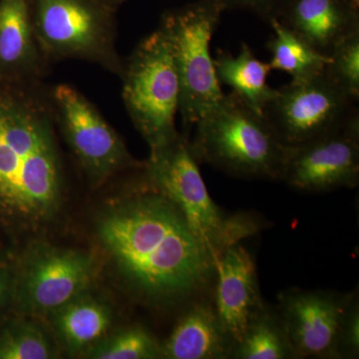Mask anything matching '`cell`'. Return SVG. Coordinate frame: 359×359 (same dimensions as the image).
I'll return each instance as SVG.
<instances>
[{
	"label": "cell",
	"mask_w": 359,
	"mask_h": 359,
	"mask_svg": "<svg viewBox=\"0 0 359 359\" xmlns=\"http://www.w3.org/2000/svg\"><path fill=\"white\" fill-rule=\"evenodd\" d=\"M95 233L123 287L144 306H185L211 294L216 259L143 169L128 192L98 212Z\"/></svg>",
	"instance_id": "obj_1"
},
{
	"label": "cell",
	"mask_w": 359,
	"mask_h": 359,
	"mask_svg": "<svg viewBox=\"0 0 359 359\" xmlns=\"http://www.w3.org/2000/svg\"><path fill=\"white\" fill-rule=\"evenodd\" d=\"M52 87L0 82V228L36 235L50 228L67 196V170Z\"/></svg>",
	"instance_id": "obj_2"
},
{
	"label": "cell",
	"mask_w": 359,
	"mask_h": 359,
	"mask_svg": "<svg viewBox=\"0 0 359 359\" xmlns=\"http://www.w3.org/2000/svg\"><path fill=\"white\" fill-rule=\"evenodd\" d=\"M143 172L149 183L177 205L194 235L216 259L231 245L268 226L257 215L228 212L214 202L185 134L179 132L166 145L150 151Z\"/></svg>",
	"instance_id": "obj_3"
},
{
	"label": "cell",
	"mask_w": 359,
	"mask_h": 359,
	"mask_svg": "<svg viewBox=\"0 0 359 359\" xmlns=\"http://www.w3.org/2000/svg\"><path fill=\"white\" fill-rule=\"evenodd\" d=\"M190 147L198 163L231 177L280 181L289 147L264 117L235 93L224 94L196 124Z\"/></svg>",
	"instance_id": "obj_4"
},
{
	"label": "cell",
	"mask_w": 359,
	"mask_h": 359,
	"mask_svg": "<svg viewBox=\"0 0 359 359\" xmlns=\"http://www.w3.org/2000/svg\"><path fill=\"white\" fill-rule=\"evenodd\" d=\"M122 97L130 119L150 151L162 147L179 134L181 83L171 43L164 28L142 39L124 59Z\"/></svg>",
	"instance_id": "obj_5"
},
{
	"label": "cell",
	"mask_w": 359,
	"mask_h": 359,
	"mask_svg": "<svg viewBox=\"0 0 359 359\" xmlns=\"http://www.w3.org/2000/svg\"><path fill=\"white\" fill-rule=\"evenodd\" d=\"M116 11L102 0H32L35 30L49 62L86 61L121 77Z\"/></svg>",
	"instance_id": "obj_6"
},
{
	"label": "cell",
	"mask_w": 359,
	"mask_h": 359,
	"mask_svg": "<svg viewBox=\"0 0 359 359\" xmlns=\"http://www.w3.org/2000/svg\"><path fill=\"white\" fill-rule=\"evenodd\" d=\"M224 8L217 0H198L167 11L161 18L178 69L181 83L179 113L190 129L223 98L211 54L212 35Z\"/></svg>",
	"instance_id": "obj_7"
},
{
	"label": "cell",
	"mask_w": 359,
	"mask_h": 359,
	"mask_svg": "<svg viewBox=\"0 0 359 359\" xmlns=\"http://www.w3.org/2000/svg\"><path fill=\"white\" fill-rule=\"evenodd\" d=\"M99 268L90 250L33 242L13 271V304L20 316L45 318L93 290Z\"/></svg>",
	"instance_id": "obj_8"
},
{
	"label": "cell",
	"mask_w": 359,
	"mask_h": 359,
	"mask_svg": "<svg viewBox=\"0 0 359 359\" xmlns=\"http://www.w3.org/2000/svg\"><path fill=\"white\" fill-rule=\"evenodd\" d=\"M51 94L59 136L92 189L117 175L144 168L145 162L130 153L121 136L81 92L59 84L52 87Z\"/></svg>",
	"instance_id": "obj_9"
},
{
	"label": "cell",
	"mask_w": 359,
	"mask_h": 359,
	"mask_svg": "<svg viewBox=\"0 0 359 359\" xmlns=\"http://www.w3.org/2000/svg\"><path fill=\"white\" fill-rule=\"evenodd\" d=\"M358 101L325 69L276 89L264 115L283 145L295 147L344 128L359 116Z\"/></svg>",
	"instance_id": "obj_10"
},
{
	"label": "cell",
	"mask_w": 359,
	"mask_h": 359,
	"mask_svg": "<svg viewBox=\"0 0 359 359\" xmlns=\"http://www.w3.org/2000/svg\"><path fill=\"white\" fill-rule=\"evenodd\" d=\"M280 181L304 193L358 187L359 116L339 131L289 147Z\"/></svg>",
	"instance_id": "obj_11"
},
{
	"label": "cell",
	"mask_w": 359,
	"mask_h": 359,
	"mask_svg": "<svg viewBox=\"0 0 359 359\" xmlns=\"http://www.w3.org/2000/svg\"><path fill=\"white\" fill-rule=\"evenodd\" d=\"M353 292L292 287L276 306L297 359H337L340 323Z\"/></svg>",
	"instance_id": "obj_12"
},
{
	"label": "cell",
	"mask_w": 359,
	"mask_h": 359,
	"mask_svg": "<svg viewBox=\"0 0 359 359\" xmlns=\"http://www.w3.org/2000/svg\"><path fill=\"white\" fill-rule=\"evenodd\" d=\"M256 268L252 255L241 244L231 245L216 259L212 302L233 347L266 304Z\"/></svg>",
	"instance_id": "obj_13"
},
{
	"label": "cell",
	"mask_w": 359,
	"mask_h": 359,
	"mask_svg": "<svg viewBox=\"0 0 359 359\" xmlns=\"http://www.w3.org/2000/svg\"><path fill=\"white\" fill-rule=\"evenodd\" d=\"M51 66L35 30L32 0H0V82L45 81Z\"/></svg>",
	"instance_id": "obj_14"
},
{
	"label": "cell",
	"mask_w": 359,
	"mask_h": 359,
	"mask_svg": "<svg viewBox=\"0 0 359 359\" xmlns=\"http://www.w3.org/2000/svg\"><path fill=\"white\" fill-rule=\"evenodd\" d=\"M233 348L211 292L186 304L171 334L162 341V358L231 359Z\"/></svg>",
	"instance_id": "obj_15"
},
{
	"label": "cell",
	"mask_w": 359,
	"mask_h": 359,
	"mask_svg": "<svg viewBox=\"0 0 359 359\" xmlns=\"http://www.w3.org/2000/svg\"><path fill=\"white\" fill-rule=\"evenodd\" d=\"M90 290L45 318L61 354L83 358L113 327L114 311Z\"/></svg>",
	"instance_id": "obj_16"
},
{
	"label": "cell",
	"mask_w": 359,
	"mask_h": 359,
	"mask_svg": "<svg viewBox=\"0 0 359 359\" xmlns=\"http://www.w3.org/2000/svg\"><path fill=\"white\" fill-rule=\"evenodd\" d=\"M278 20L330 56L339 41L359 29V0H290Z\"/></svg>",
	"instance_id": "obj_17"
},
{
	"label": "cell",
	"mask_w": 359,
	"mask_h": 359,
	"mask_svg": "<svg viewBox=\"0 0 359 359\" xmlns=\"http://www.w3.org/2000/svg\"><path fill=\"white\" fill-rule=\"evenodd\" d=\"M214 63L219 84L230 86L241 100L259 114H264L276 93V89L268 83L271 71L269 62L259 60L249 45L243 42L238 55L219 50Z\"/></svg>",
	"instance_id": "obj_18"
},
{
	"label": "cell",
	"mask_w": 359,
	"mask_h": 359,
	"mask_svg": "<svg viewBox=\"0 0 359 359\" xmlns=\"http://www.w3.org/2000/svg\"><path fill=\"white\" fill-rule=\"evenodd\" d=\"M273 35L266 47L271 52V70L287 73L292 81H302L320 74L325 69L330 57L320 53L294 30L280 20L269 21Z\"/></svg>",
	"instance_id": "obj_19"
},
{
	"label": "cell",
	"mask_w": 359,
	"mask_h": 359,
	"mask_svg": "<svg viewBox=\"0 0 359 359\" xmlns=\"http://www.w3.org/2000/svg\"><path fill=\"white\" fill-rule=\"evenodd\" d=\"M231 359H297L276 306L266 304L248 325Z\"/></svg>",
	"instance_id": "obj_20"
},
{
	"label": "cell",
	"mask_w": 359,
	"mask_h": 359,
	"mask_svg": "<svg viewBox=\"0 0 359 359\" xmlns=\"http://www.w3.org/2000/svg\"><path fill=\"white\" fill-rule=\"evenodd\" d=\"M40 318L20 316L0 328V359H53L60 349Z\"/></svg>",
	"instance_id": "obj_21"
},
{
	"label": "cell",
	"mask_w": 359,
	"mask_h": 359,
	"mask_svg": "<svg viewBox=\"0 0 359 359\" xmlns=\"http://www.w3.org/2000/svg\"><path fill=\"white\" fill-rule=\"evenodd\" d=\"M83 358H162V341L143 325H125L111 330L101 341L87 351Z\"/></svg>",
	"instance_id": "obj_22"
},
{
	"label": "cell",
	"mask_w": 359,
	"mask_h": 359,
	"mask_svg": "<svg viewBox=\"0 0 359 359\" xmlns=\"http://www.w3.org/2000/svg\"><path fill=\"white\" fill-rule=\"evenodd\" d=\"M328 57L330 62L325 67L327 74L358 100L359 29L339 41Z\"/></svg>",
	"instance_id": "obj_23"
},
{
	"label": "cell",
	"mask_w": 359,
	"mask_h": 359,
	"mask_svg": "<svg viewBox=\"0 0 359 359\" xmlns=\"http://www.w3.org/2000/svg\"><path fill=\"white\" fill-rule=\"evenodd\" d=\"M359 355V297L353 292L347 304L337 344V359H354Z\"/></svg>",
	"instance_id": "obj_24"
},
{
	"label": "cell",
	"mask_w": 359,
	"mask_h": 359,
	"mask_svg": "<svg viewBox=\"0 0 359 359\" xmlns=\"http://www.w3.org/2000/svg\"><path fill=\"white\" fill-rule=\"evenodd\" d=\"M224 11H243L266 21L280 20L290 0H217Z\"/></svg>",
	"instance_id": "obj_25"
},
{
	"label": "cell",
	"mask_w": 359,
	"mask_h": 359,
	"mask_svg": "<svg viewBox=\"0 0 359 359\" xmlns=\"http://www.w3.org/2000/svg\"><path fill=\"white\" fill-rule=\"evenodd\" d=\"M13 271L0 268V311L13 304Z\"/></svg>",
	"instance_id": "obj_26"
},
{
	"label": "cell",
	"mask_w": 359,
	"mask_h": 359,
	"mask_svg": "<svg viewBox=\"0 0 359 359\" xmlns=\"http://www.w3.org/2000/svg\"><path fill=\"white\" fill-rule=\"evenodd\" d=\"M104 4H107V6H109L111 7H113V8L117 9L118 7L121 6V4H124V2H126L127 0H102Z\"/></svg>",
	"instance_id": "obj_27"
}]
</instances>
